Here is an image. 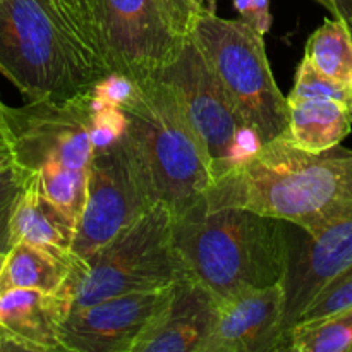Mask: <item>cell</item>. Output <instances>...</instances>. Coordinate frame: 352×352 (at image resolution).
Returning a JSON list of instances; mask_svg holds the SVG:
<instances>
[{"label": "cell", "instance_id": "cell-1", "mask_svg": "<svg viewBox=\"0 0 352 352\" xmlns=\"http://www.w3.org/2000/svg\"><path fill=\"white\" fill-rule=\"evenodd\" d=\"M201 201L206 210L246 208L318 236L352 219V150L337 144L311 153L278 136L215 179Z\"/></svg>", "mask_w": 352, "mask_h": 352}, {"label": "cell", "instance_id": "cell-2", "mask_svg": "<svg viewBox=\"0 0 352 352\" xmlns=\"http://www.w3.org/2000/svg\"><path fill=\"white\" fill-rule=\"evenodd\" d=\"M174 244L189 277L217 302L280 284L291 251L284 220L236 206L206 210L201 199L174 217Z\"/></svg>", "mask_w": 352, "mask_h": 352}, {"label": "cell", "instance_id": "cell-3", "mask_svg": "<svg viewBox=\"0 0 352 352\" xmlns=\"http://www.w3.org/2000/svg\"><path fill=\"white\" fill-rule=\"evenodd\" d=\"M89 89L67 100H30L23 107L2 109L3 138L10 144L14 165L76 226L85 208L95 157Z\"/></svg>", "mask_w": 352, "mask_h": 352}, {"label": "cell", "instance_id": "cell-4", "mask_svg": "<svg viewBox=\"0 0 352 352\" xmlns=\"http://www.w3.org/2000/svg\"><path fill=\"white\" fill-rule=\"evenodd\" d=\"M127 134L146 170L157 203L181 215L213 182L212 165L177 89L160 76L134 81L120 105Z\"/></svg>", "mask_w": 352, "mask_h": 352}, {"label": "cell", "instance_id": "cell-5", "mask_svg": "<svg viewBox=\"0 0 352 352\" xmlns=\"http://www.w3.org/2000/svg\"><path fill=\"white\" fill-rule=\"evenodd\" d=\"M0 72L28 100H67L105 78L48 0H0Z\"/></svg>", "mask_w": 352, "mask_h": 352}, {"label": "cell", "instance_id": "cell-6", "mask_svg": "<svg viewBox=\"0 0 352 352\" xmlns=\"http://www.w3.org/2000/svg\"><path fill=\"white\" fill-rule=\"evenodd\" d=\"M186 277L174 244V213L157 203L88 260H74L65 291L74 309L113 296L170 287Z\"/></svg>", "mask_w": 352, "mask_h": 352}, {"label": "cell", "instance_id": "cell-7", "mask_svg": "<svg viewBox=\"0 0 352 352\" xmlns=\"http://www.w3.org/2000/svg\"><path fill=\"white\" fill-rule=\"evenodd\" d=\"M191 36L261 144L282 136L289 124V102L274 78L263 34L243 19L206 12L195 19Z\"/></svg>", "mask_w": 352, "mask_h": 352}, {"label": "cell", "instance_id": "cell-8", "mask_svg": "<svg viewBox=\"0 0 352 352\" xmlns=\"http://www.w3.org/2000/svg\"><path fill=\"white\" fill-rule=\"evenodd\" d=\"M157 205L146 170L129 134L109 150L96 151L88 174V195L76 226L72 256H89L112 243Z\"/></svg>", "mask_w": 352, "mask_h": 352}, {"label": "cell", "instance_id": "cell-9", "mask_svg": "<svg viewBox=\"0 0 352 352\" xmlns=\"http://www.w3.org/2000/svg\"><path fill=\"white\" fill-rule=\"evenodd\" d=\"M158 76L181 95L189 119L206 148L213 181L261 146V141L241 119L219 76L191 34L184 40L174 62Z\"/></svg>", "mask_w": 352, "mask_h": 352}, {"label": "cell", "instance_id": "cell-10", "mask_svg": "<svg viewBox=\"0 0 352 352\" xmlns=\"http://www.w3.org/2000/svg\"><path fill=\"white\" fill-rule=\"evenodd\" d=\"M95 16L109 72L133 81L174 62L186 38L170 26L162 0H86Z\"/></svg>", "mask_w": 352, "mask_h": 352}, {"label": "cell", "instance_id": "cell-11", "mask_svg": "<svg viewBox=\"0 0 352 352\" xmlns=\"http://www.w3.org/2000/svg\"><path fill=\"white\" fill-rule=\"evenodd\" d=\"M174 285L113 296L71 309L58 329L62 347L69 352H133L141 336L168 305Z\"/></svg>", "mask_w": 352, "mask_h": 352}, {"label": "cell", "instance_id": "cell-12", "mask_svg": "<svg viewBox=\"0 0 352 352\" xmlns=\"http://www.w3.org/2000/svg\"><path fill=\"white\" fill-rule=\"evenodd\" d=\"M284 284L246 289L217 302L201 352L284 351Z\"/></svg>", "mask_w": 352, "mask_h": 352}, {"label": "cell", "instance_id": "cell-13", "mask_svg": "<svg viewBox=\"0 0 352 352\" xmlns=\"http://www.w3.org/2000/svg\"><path fill=\"white\" fill-rule=\"evenodd\" d=\"M352 267V219L318 236H308L289 251L284 284V346L289 330L306 315L315 299Z\"/></svg>", "mask_w": 352, "mask_h": 352}, {"label": "cell", "instance_id": "cell-14", "mask_svg": "<svg viewBox=\"0 0 352 352\" xmlns=\"http://www.w3.org/2000/svg\"><path fill=\"white\" fill-rule=\"evenodd\" d=\"M69 311L65 287L60 292L14 289L0 294V352L64 351L58 329Z\"/></svg>", "mask_w": 352, "mask_h": 352}, {"label": "cell", "instance_id": "cell-15", "mask_svg": "<svg viewBox=\"0 0 352 352\" xmlns=\"http://www.w3.org/2000/svg\"><path fill=\"white\" fill-rule=\"evenodd\" d=\"M217 301L201 284L186 277L174 285L164 311L155 318L133 352H201L212 329Z\"/></svg>", "mask_w": 352, "mask_h": 352}, {"label": "cell", "instance_id": "cell-16", "mask_svg": "<svg viewBox=\"0 0 352 352\" xmlns=\"http://www.w3.org/2000/svg\"><path fill=\"white\" fill-rule=\"evenodd\" d=\"M76 223L47 198L33 179H24V188L10 219V243H26L54 256L72 261Z\"/></svg>", "mask_w": 352, "mask_h": 352}, {"label": "cell", "instance_id": "cell-17", "mask_svg": "<svg viewBox=\"0 0 352 352\" xmlns=\"http://www.w3.org/2000/svg\"><path fill=\"white\" fill-rule=\"evenodd\" d=\"M289 124L280 138L311 153L342 143L352 129V109L329 98H287Z\"/></svg>", "mask_w": 352, "mask_h": 352}, {"label": "cell", "instance_id": "cell-18", "mask_svg": "<svg viewBox=\"0 0 352 352\" xmlns=\"http://www.w3.org/2000/svg\"><path fill=\"white\" fill-rule=\"evenodd\" d=\"M74 260H62L26 243L14 244L0 275V294L14 289L60 292L67 284Z\"/></svg>", "mask_w": 352, "mask_h": 352}, {"label": "cell", "instance_id": "cell-19", "mask_svg": "<svg viewBox=\"0 0 352 352\" xmlns=\"http://www.w3.org/2000/svg\"><path fill=\"white\" fill-rule=\"evenodd\" d=\"M305 58L333 81L352 86V30L349 24L340 17L323 21L306 43Z\"/></svg>", "mask_w": 352, "mask_h": 352}, {"label": "cell", "instance_id": "cell-20", "mask_svg": "<svg viewBox=\"0 0 352 352\" xmlns=\"http://www.w3.org/2000/svg\"><path fill=\"white\" fill-rule=\"evenodd\" d=\"M284 351L352 352V308L298 322L285 337Z\"/></svg>", "mask_w": 352, "mask_h": 352}, {"label": "cell", "instance_id": "cell-21", "mask_svg": "<svg viewBox=\"0 0 352 352\" xmlns=\"http://www.w3.org/2000/svg\"><path fill=\"white\" fill-rule=\"evenodd\" d=\"M287 98H329L346 103L352 109V86L333 81L302 57L296 71L294 88Z\"/></svg>", "mask_w": 352, "mask_h": 352}, {"label": "cell", "instance_id": "cell-22", "mask_svg": "<svg viewBox=\"0 0 352 352\" xmlns=\"http://www.w3.org/2000/svg\"><path fill=\"white\" fill-rule=\"evenodd\" d=\"M24 188V175L16 165L0 172V251L9 253L10 243V219L14 206Z\"/></svg>", "mask_w": 352, "mask_h": 352}, {"label": "cell", "instance_id": "cell-23", "mask_svg": "<svg viewBox=\"0 0 352 352\" xmlns=\"http://www.w3.org/2000/svg\"><path fill=\"white\" fill-rule=\"evenodd\" d=\"M352 308V267L337 277L318 298L315 299L302 320H315L322 316L332 315V313L342 311V309Z\"/></svg>", "mask_w": 352, "mask_h": 352}, {"label": "cell", "instance_id": "cell-24", "mask_svg": "<svg viewBox=\"0 0 352 352\" xmlns=\"http://www.w3.org/2000/svg\"><path fill=\"white\" fill-rule=\"evenodd\" d=\"M234 9L239 14V19L250 24L260 34H267L270 31V0H234Z\"/></svg>", "mask_w": 352, "mask_h": 352}, {"label": "cell", "instance_id": "cell-25", "mask_svg": "<svg viewBox=\"0 0 352 352\" xmlns=\"http://www.w3.org/2000/svg\"><path fill=\"white\" fill-rule=\"evenodd\" d=\"M162 2L175 33L181 38H188L195 24L191 0H162Z\"/></svg>", "mask_w": 352, "mask_h": 352}, {"label": "cell", "instance_id": "cell-26", "mask_svg": "<svg viewBox=\"0 0 352 352\" xmlns=\"http://www.w3.org/2000/svg\"><path fill=\"white\" fill-rule=\"evenodd\" d=\"M14 165V155L6 138H0V172L7 170Z\"/></svg>", "mask_w": 352, "mask_h": 352}, {"label": "cell", "instance_id": "cell-27", "mask_svg": "<svg viewBox=\"0 0 352 352\" xmlns=\"http://www.w3.org/2000/svg\"><path fill=\"white\" fill-rule=\"evenodd\" d=\"M192 17H198L199 14H217V0H191ZM195 26V24H192Z\"/></svg>", "mask_w": 352, "mask_h": 352}, {"label": "cell", "instance_id": "cell-28", "mask_svg": "<svg viewBox=\"0 0 352 352\" xmlns=\"http://www.w3.org/2000/svg\"><path fill=\"white\" fill-rule=\"evenodd\" d=\"M337 9H339V17L346 21L352 30V0H336Z\"/></svg>", "mask_w": 352, "mask_h": 352}, {"label": "cell", "instance_id": "cell-29", "mask_svg": "<svg viewBox=\"0 0 352 352\" xmlns=\"http://www.w3.org/2000/svg\"><path fill=\"white\" fill-rule=\"evenodd\" d=\"M315 2H318L320 6H323L325 9H329V12L332 14L333 17H339V9H337L336 0H315Z\"/></svg>", "mask_w": 352, "mask_h": 352}, {"label": "cell", "instance_id": "cell-30", "mask_svg": "<svg viewBox=\"0 0 352 352\" xmlns=\"http://www.w3.org/2000/svg\"><path fill=\"white\" fill-rule=\"evenodd\" d=\"M2 109H3V103L0 102V138L6 136V126H3V112H2Z\"/></svg>", "mask_w": 352, "mask_h": 352}, {"label": "cell", "instance_id": "cell-31", "mask_svg": "<svg viewBox=\"0 0 352 352\" xmlns=\"http://www.w3.org/2000/svg\"><path fill=\"white\" fill-rule=\"evenodd\" d=\"M6 258H7V253H3V251H0V275H2L3 265H6Z\"/></svg>", "mask_w": 352, "mask_h": 352}]
</instances>
